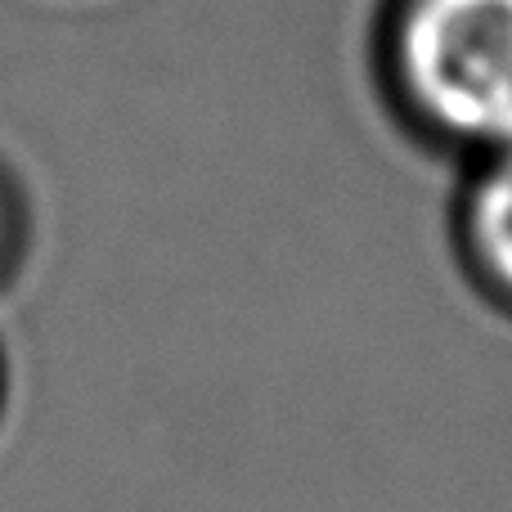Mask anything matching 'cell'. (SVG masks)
I'll return each instance as SVG.
<instances>
[{"label":"cell","instance_id":"obj_4","mask_svg":"<svg viewBox=\"0 0 512 512\" xmlns=\"http://www.w3.org/2000/svg\"><path fill=\"white\" fill-rule=\"evenodd\" d=\"M0 396H5V369H0Z\"/></svg>","mask_w":512,"mask_h":512},{"label":"cell","instance_id":"obj_2","mask_svg":"<svg viewBox=\"0 0 512 512\" xmlns=\"http://www.w3.org/2000/svg\"><path fill=\"white\" fill-rule=\"evenodd\" d=\"M463 239L495 297L512 301V149L486 153L463 194Z\"/></svg>","mask_w":512,"mask_h":512},{"label":"cell","instance_id":"obj_1","mask_svg":"<svg viewBox=\"0 0 512 512\" xmlns=\"http://www.w3.org/2000/svg\"><path fill=\"white\" fill-rule=\"evenodd\" d=\"M387 72L418 126L477 153L512 149V0H396Z\"/></svg>","mask_w":512,"mask_h":512},{"label":"cell","instance_id":"obj_3","mask_svg":"<svg viewBox=\"0 0 512 512\" xmlns=\"http://www.w3.org/2000/svg\"><path fill=\"white\" fill-rule=\"evenodd\" d=\"M18 248H23V203H18L14 180L0 171V283L14 270Z\"/></svg>","mask_w":512,"mask_h":512}]
</instances>
